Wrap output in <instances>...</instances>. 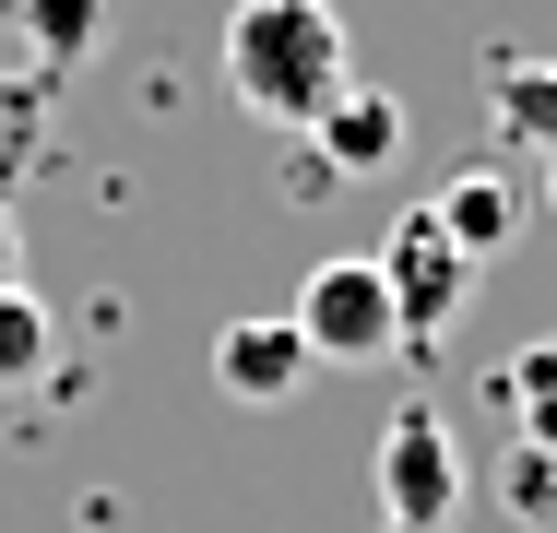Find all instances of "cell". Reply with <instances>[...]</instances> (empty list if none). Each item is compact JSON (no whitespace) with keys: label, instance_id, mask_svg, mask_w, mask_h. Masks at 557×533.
I'll return each mask as SVG.
<instances>
[{"label":"cell","instance_id":"6da1fadb","mask_svg":"<svg viewBox=\"0 0 557 533\" xmlns=\"http://www.w3.org/2000/svg\"><path fill=\"white\" fill-rule=\"evenodd\" d=\"M356 84V36L333 0H237L225 12V96L261 131H321V107Z\"/></svg>","mask_w":557,"mask_h":533},{"label":"cell","instance_id":"7a4b0ae2","mask_svg":"<svg viewBox=\"0 0 557 533\" xmlns=\"http://www.w3.org/2000/svg\"><path fill=\"white\" fill-rule=\"evenodd\" d=\"M297 344H309V368H392L404 356V320H392V285H380V261L368 249H344V261H309V285H297Z\"/></svg>","mask_w":557,"mask_h":533},{"label":"cell","instance_id":"3957f363","mask_svg":"<svg viewBox=\"0 0 557 533\" xmlns=\"http://www.w3.org/2000/svg\"><path fill=\"white\" fill-rule=\"evenodd\" d=\"M368 261H380V285H392V320H404V356L450 344V320L474 309V273H486L474 249H450V225H440L428 202L404 213V225H392V237H380Z\"/></svg>","mask_w":557,"mask_h":533},{"label":"cell","instance_id":"277c9868","mask_svg":"<svg viewBox=\"0 0 557 533\" xmlns=\"http://www.w3.org/2000/svg\"><path fill=\"white\" fill-rule=\"evenodd\" d=\"M462 510V438L440 404H392L380 426V533H450Z\"/></svg>","mask_w":557,"mask_h":533},{"label":"cell","instance_id":"5b68a950","mask_svg":"<svg viewBox=\"0 0 557 533\" xmlns=\"http://www.w3.org/2000/svg\"><path fill=\"white\" fill-rule=\"evenodd\" d=\"M297 380H309V344H297L285 309L225 320V332H214V392H225V404H285Z\"/></svg>","mask_w":557,"mask_h":533},{"label":"cell","instance_id":"8992f818","mask_svg":"<svg viewBox=\"0 0 557 533\" xmlns=\"http://www.w3.org/2000/svg\"><path fill=\"white\" fill-rule=\"evenodd\" d=\"M404 154V107L380 96V84H344L333 107H321V131H309V166L321 178H380Z\"/></svg>","mask_w":557,"mask_h":533},{"label":"cell","instance_id":"52a82bcc","mask_svg":"<svg viewBox=\"0 0 557 533\" xmlns=\"http://www.w3.org/2000/svg\"><path fill=\"white\" fill-rule=\"evenodd\" d=\"M486 131H498V154H557V60H498Z\"/></svg>","mask_w":557,"mask_h":533},{"label":"cell","instance_id":"ba28073f","mask_svg":"<svg viewBox=\"0 0 557 533\" xmlns=\"http://www.w3.org/2000/svg\"><path fill=\"white\" fill-rule=\"evenodd\" d=\"M428 213L450 225V249L486 261V249H510V225H522V178H510V166H450V190Z\"/></svg>","mask_w":557,"mask_h":533},{"label":"cell","instance_id":"9c48e42d","mask_svg":"<svg viewBox=\"0 0 557 533\" xmlns=\"http://www.w3.org/2000/svg\"><path fill=\"white\" fill-rule=\"evenodd\" d=\"M48 356H60V320L36 309L24 285H0V392H36V380H48Z\"/></svg>","mask_w":557,"mask_h":533},{"label":"cell","instance_id":"30bf717a","mask_svg":"<svg viewBox=\"0 0 557 533\" xmlns=\"http://www.w3.org/2000/svg\"><path fill=\"white\" fill-rule=\"evenodd\" d=\"M24 36H36V60H48V72H72V60L108 36V0H24Z\"/></svg>","mask_w":557,"mask_h":533},{"label":"cell","instance_id":"8fae6325","mask_svg":"<svg viewBox=\"0 0 557 533\" xmlns=\"http://www.w3.org/2000/svg\"><path fill=\"white\" fill-rule=\"evenodd\" d=\"M510 404H522V426H534V450H557V344H534V356L510 368Z\"/></svg>","mask_w":557,"mask_h":533},{"label":"cell","instance_id":"7c38bea8","mask_svg":"<svg viewBox=\"0 0 557 533\" xmlns=\"http://www.w3.org/2000/svg\"><path fill=\"white\" fill-rule=\"evenodd\" d=\"M12 261H24V249H12V213H0V285H24V273H12Z\"/></svg>","mask_w":557,"mask_h":533},{"label":"cell","instance_id":"4fadbf2b","mask_svg":"<svg viewBox=\"0 0 557 533\" xmlns=\"http://www.w3.org/2000/svg\"><path fill=\"white\" fill-rule=\"evenodd\" d=\"M546 202H557V154H546Z\"/></svg>","mask_w":557,"mask_h":533}]
</instances>
